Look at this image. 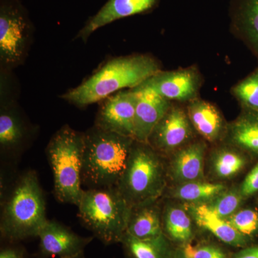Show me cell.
Returning a JSON list of instances; mask_svg holds the SVG:
<instances>
[{
	"label": "cell",
	"mask_w": 258,
	"mask_h": 258,
	"mask_svg": "<svg viewBox=\"0 0 258 258\" xmlns=\"http://www.w3.org/2000/svg\"><path fill=\"white\" fill-rule=\"evenodd\" d=\"M1 209L0 232L3 238L17 242L37 237L48 220L36 171H25L15 179L1 198Z\"/></svg>",
	"instance_id": "obj_1"
},
{
	"label": "cell",
	"mask_w": 258,
	"mask_h": 258,
	"mask_svg": "<svg viewBox=\"0 0 258 258\" xmlns=\"http://www.w3.org/2000/svg\"><path fill=\"white\" fill-rule=\"evenodd\" d=\"M159 71V62L149 55L116 57L61 98L83 108L104 101L113 93L125 88H137Z\"/></svg>",
	"instance_id": "obj_2"
},
{
	"label": "cell",
	"mask_w": 258,
	"mask_h": 258,
	"mask_svg": "<svg viewBox=\"0 0 258 258\" xmlns=\"http://www.w3.org/2000/svg\"><path fill=\"white\" fill-rule=\"evenodd\" d=\"M134 142L96 125L85 132L82 184L88 189L116 186Z\"/></svg>",
	"instance_id": "obj_3"
},
{
	"label": "cell",
	"mask_w": 258,
	"mask_h": 258,
	"mask_svg": "<svg viewBox=\"0 0 258 258\" xmlns=\"http://www.w3.org/2000/svg\"><path fill=\"white\" fill-rule=\"evenodd\" d=\"M167 163L147 143L134 140L117 188L131 207L159 200L167 186Z\"/></svg>",
	"instance_id": "obj_4"
},
{
	"label": "cell",
	"mask_w": 258,
	"mask_h": 258,
	"mask_svg": "<svg viewBox=\"0 0 258 258\" xmlns=\"http://www.w3.org/2000/svg\"><path fill=\"white\" fill-rule=\"evenodd\" d=\"M84 133L62 126L51 138L46 154L54 179V196L61 203L78 206L82 188Z\"/></svg>",
	"instance_id": "obj_5"
},
{
	"label": "cell",
	"mask_w": 258,
	"mask_h": 258,
	"mask_svg": "<svg viewBox=\"0 0 258 258\" xmlns=\"http://www.w3.org/2000/svg\"><path fill=\"white\" fill-rule=\"evenodd\" d=\"M77 207L80 220L94 237L105 244L120 242L131 206L117 186L84 190Z\"/></svg>",
	"instance_id": "obj_6"
},
{
	"label": "cell",
	"mask_w": 258,
	"mask_h": 258,
	"mask_svg": "<svg viewBox=\"0 0 258 258\" xmlns=\"http://www.w3.org/2000/svg\"><path fill=\"white\" fill-rule=\"evenodd\" d=\"M31 25L18 0H4L0 8V59L8 67L20 64L26 56Z\"/></svg>",
	"instance_id": "obj_7"
},
{
	"label": "cell",
	"mask_w": 258,
	"mask_h": 258,
	"mask_svg": "<svg viewBox=\"0 0 258 258\" xmlns=\"http://www.w3.org/2000/svg\"><path fill=\"white\" fill-rule=\"evenodd\" d=\"M194 132L187 113L179 107L171 106L153 129L147 144L163 157H170L191 142Z\"/></svg>",
	"instance_id": "obj_8"
},
{
	"label": "cell",
	"mask_w": 258,
	"mask_h": 258,
	"mask_svg": "<svg viewBox=\"0 0 258 258\" xmlns=\"http://www.w3.org/2000/svg\"><path fill=\"white\" fill-rule=\"evenodd\" d=\"M137 97L135 90L129 89L107 98L97 113L95 125L134 139Z\"/></svg>",
	"instance_id": "obj_9"
},
{
	"label": "cell",
	"mask_w": 258,
	"mask_h": 258,
	"mask_svg": "<svg viewBox=\"0 0 258 258\" xmlns=\"http://www.w3.org/2000/svg\"><path fill=\"white\" fill-rule=\"evenodd\" d=\"M201 84L198 70L159 71L137 87L150 90L169 101H191L197 98Z\"/></svg>",
	"instance_id": "obj_10"
},
{
	"label": "cell",
	"mask_w": 258,
	"mask_h": 258,
	"mask_svg": "<svg viewBox=\"0 0 258 258\" xmlns=\"http://www.w3.org/2000/svg\"><path fill=\"white\" fill-rule=\"evenodd\" d=\"M39 244V258L51 257H66L77 255L84 252V249L93 237H85L54 220H47L37 235Z\"/></svg>",
	"instance_id": "obj_11"
},
{
	"label": "cell",
	"mask_w": 258,
	"mask_h": 258,
	"mask_svg": "<svg viewBox=\"0 0 258 258\" xmlns=\"http://www.w3.org/2000/svg\"><path fill=\"white\" fill-rule=\"evenodd\" d=\"M208 146L195 141L171 154L167 163L168 180L180 184L205 180V159Z\"/></svg>",
	"instance_id": "obj_12"
},
{
	"label": "cell",
	"mask_w": 258,
	"mask_h": 258,
	"mask_svg": "<svg viewBox=\"0 0 258 258\" xmlns=\"http://www.w3.org/2000/svg\"><path fill=\"white\" fill-rule=\"evenodd\" d=\"M133 89L137 91L138 96L136 107L134 139L137 142L147 143L153 129L171 108L170 101L150 90L139 87Z\"/></svg>",
	"instance_id": "obj_13"
},
{
	"label": "cell",
	"mask_w": 258,
	"mask_h": 258,
	"mask_svg": "<svg viewBox=\"0 0 258 258\" xmlns=\"http://www.w3.org/2000/svg\"><path fill=\"white\" fill-rule=\"evenodd\" d=\"M183 205L195 225L210 232L223 243L240 248L250 244L252 240L236 230L227 220L212 211L207 204L183 203Z\"/></svg>",
	"instance_id": "obj_14"
},
{
	"label": "cell",
	"mask_w": 258,
	"mask_h": 258,
	"mask_svg": "<svg viewBox=\"0 0 258 258\" xmlns=\"http://www.w3.org/2000/svg\"><path fill=\"white\" fill-rule=\"evenodd\" d=\"M159 0H108L94 16L90 19L78 34L86 41L98 29L115 20L148 13L157 6Z\"/></svg>",
	"instance_id": "obj_15"
},
{
	"label": "cell",
	"mask_w": 258,
	"mask_h": 258,
	"mask_svg": "<svg viewBox=\"0 0 258 258\" xmlns=\"http://www.w3.org/2000/svg\"><path fill=\"white\" fill-rule=\"evenodd\" d=\"M187 114L195 131L205 140L216 143L225 138L227 125L220 112L212 103L195 98L189 101Z\"/></svg>",
	"instance_id": "obj_16"
},
{
	"label": "cell",
	"mask_w": 258,
	"mask_h": 258,
	"mask_svg": "<svg viewBox=\"0 0 258 258\" xmlns=\"http://www.w3.org/2000/svg\"><path fill=\"white\" fill-rule=\"evenodd\" d=\"M26 122L11 106L1 107L0 112V149L2 156L15 158L21 154L29 139Z\"/></svg>",
	"instance_id": "obj_17"
},
{
	"label": "cell",
	"mask_w": 258,
	"mask_h": 258,
	"mask_svg": "<svg viewBox=\"0 0 258 258\" xmlns=\"http://www.w3.org/2000/svg\"><path fill=\"white\" fill-rule=\"evenodd\" d=\"M231 28L258 59V0H232Z\"/></svg>",
	"instance_id": "obj_18"
},
{
	"label": "cell",
	"mask_w": 258,
	"mask_h": 258,
	"mask_svg": "<svg viewBox=\"0 0 258 258\" xmlns=\"http://www.w3.org/2000/svg\"><path fill=\"white\" fill-rule=\"evenodd\" d=\"M159 200L131 207L125 233L139 239H150L163 235L162 208Z\"/></svg>",
	"instance_id": "obj_19"
},
{
	"label": "cell",
	"mask_w": 258,
	"mask_h": 258,
	"mask_svg": "<svg viewBox=\"0 0 258 258\" xmlns=\"http://www.w3.org/2000/svg\"><path fill=\"white\" fill-rule=\"evenodd\" d=\"M194 224L184 205L168 203L163 207V233L179 247L192 242L195 236Z\"/></svg>",
	"instance_id": "obj_20"
},
{
	"label": "cell",
	"mask_w": 258,
	"mask_h": 258,
	"mask_svg": "<svg viewBox=\"0 0 258 258\" xmlns=\"http://www.w3.org/2000/svg\"><path fill=\"white\" fill-rule=\"evenodd\" d=\"M225 139L229 145L258 155V111L244 109L227 126Z\"/></svg>",
	"instance_id": "obj_21"
},
{
	"label": "cell",
	"mask_w": 258,
	"mask_h": 258,
	"mask_svg": "<svg viewBox=\"0 0 258 258\" xmlns=\"http://www.w3.org/2000/svg\"><path fill=\"white\" fill-rule=\"evenodd\" d=\"M227 188L222 183L198 180L176 184L166 193V197L183 203L208 204Z\"/></svg>",
	"instance_id": "obj_22"
},
{
	"label": "cell",
	"mask_w": 258,
	"mask_h": 258,
	"mask_svg": "<svg viewBox=\"0 0 258 258\" xmlns=\"http://www.w3.org/2000/svg\"><path fill=\"white\" fill-rule=\"evenodd\" d=\"M128 258H172L174 249L164 234L150 239H139L125 233L120 241Z\"/></svg>",
	"instance_id": "obj_23"
},
{
	"label": "cell",
	"mask_w": 258,
	"mask_h": 258,
	"mask_svg": "<svg viewBox=\"0 0 258 258\" xmlns=\"http://www.w3.org/2000/svg\"><path fill=\"white\" fill-rule=\"evenodd\" d=\"M242 151L235 147H220L214 151L210 159V171L219 180H228L237 176L247 164Z\"/></svg>",
	"instance_id": "obj_24"
},
{
	"label": "cell",
	"mask_w": 258,
	"mask_h": 258,
	"mask_svg": "<svg viewBox=\"0 0 258 258\" xmlns=\"http://www.w3.org/2000/svg\"><path fill=\"white\" fill-rule=\"evenodd\" d=\"M244 200L239 188H227L207 205L218 216L227 220L240 210Z\"/></svg>",
	"instance_id": "obj_25"
},
{
	"label": "cell",
	"mask_w": 258,
	"mask_h": 258,
	"mask_svg": "<svg viewBox=\"0 0 258 258\" xmlns=\"http://www.w3.org/2000/svg\"><path fill=\"white\" fill-rule=\"evenodd\" d=\"M232 92L243 109L258 111V68L237 83Z\"/></svg>",
	"instance_id": "obj_26"
},
{
	"label": "cell",
	"mask_w": 258,
	"mask_h": 258,
	"mask_svg": "<svg viewBox=\"0 0 258 258\" xmlns=\"http://www.w3.org/2000/svg\"><path fill=\"white\" fill-rule=\"evenodd\" d=\"M236 230L244 237L253 240L258 237V212L254 209H240L227 219Z\"/></svg>",
	"instance_id": "obj_27"
},
{
	"label": "cell",
	"mask_w": 258,
	"mask_h": 258,
	"mask_svg": "<svg viewBox=\"0 0 258 258\" xmlns=\"http://www.w3.org/2000/svg\"><path fill=\"white\" fill-rule=\"evenodd\" d=\"M185 255L190 258H230L220 246L209 242L186 244L180 247Z\"/></svg>",
	"instance_id": "obj_28"
},
{
	"label": "cell",
	"mask_w": 258,
	"mask_h": 258,
	"mask_svg": "<svg viewBox=\"0 0 258 258\" xmlns=\"http://www.w3.org/2000/svg\"><path fill=\"white\" fill-rule=\"evenodd\" d=\"M239 189L245 200L258 192V162L244 178Z\"/></svg>",
	"instance_id": "obj_29"
},
{
	"label": "cell",
	"mask_w": 258,
	"mask_h": 258,
	"mask_svg": "<svg viewBox=\"0 0 258 258\" xmlns=\"http://www.w3.org/2000/svg\"><path fill=\"white\" fill-rule=\"evenodd\" d=\"M0 258H25V249L18 246H8L0 251Z\"/></svg>",
	"instance_id": "obj_30"
},
{
	"label": "cell",
	"mask_w": 258,
	"mask_h": 258,
	"mask_svg": "<svg viewBox=\"0 0 258 258\" xmlns=\"http://www.w3.org/2000/svg\"><path fill=\"white\" fill-rule=\"evenodd\" d=\"M230 258H258V244L243 247Z\"/></svg>",
	"instance_id": "obj_31"
},
{
	"label": "cell",
	"mask_w": 258,
	"mask_h": 258,
	"mask_svg": "<svg viewBox=\"0 0 258 258\" xmlns=\"http://www.w3.org/2000/svg\"><path fill=\"white\" fill-rule=\"evenodd\" d=\"M172 258H190L187 256L185 255L184 252H182L180 247L174 250V254H173Z\"/></svg>",
	"instance_id": "obj_32"
},
{
	"label": "cell",
	"mask_w": 258,
	"mask_h": 258,
	"mask_svg": "<svg viewBox=\"0 0 258 258\" xmlns=\"http://www.w3.org/2000/svg\"><path fill=\"white\" fill-rule=\"evenodd\" d=\"M61 258H84V254H83V253L77 254V255L71 256V257H66Z\"/></svg>",
	"instance_id": "obj_33"
}]
</instances>
